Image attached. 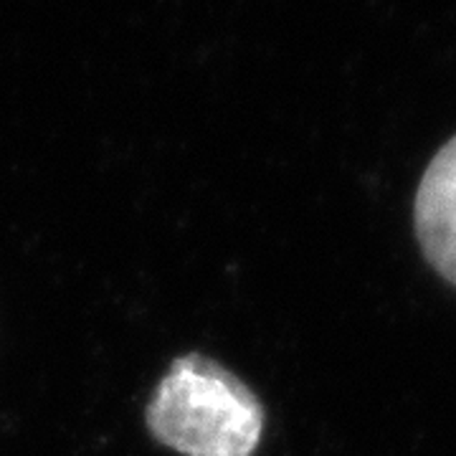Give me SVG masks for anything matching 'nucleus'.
<instances>
[{
    "mask_svg": "<svg viewBox=\"0 0 456 456\" xmlns=\"http://www.w3.org/2000/svg\"><path fill=\"white\" fill-rule=\"evenodd\" d=\"M150 434L185 456H251L264 408L236 375L200 353L173 360L145 408Z\"/></svg>",
    "mask_w": 456,
    "mask_h": 456,
    "instance_id": "f257e3e1",
    "label": "nucleus"
},
{
    "mask_svg": "<svg viewBox=\"0 0 456 456\" xmlns=\"http://www.w3.org/2000/svg\"><path fill=\"white\" fill-rule=\"evenodd\" d=\"M416 233L426 259L456 287V137L426 167L416 193Z\"/></svg>",
    "mask_w": 456,
    "mask_h": 456,
    "instance_id": "f03ea898",
    "label": "nucleus"
}]
</instances>
